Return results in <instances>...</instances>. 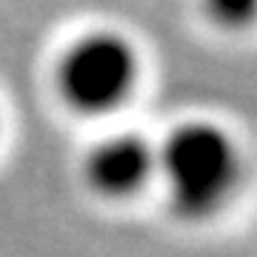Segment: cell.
<instances>
[{"mask_svg":"<svg viewBox=\"0 0 257 257\" xmlns=\"http://www.w3.org/2000/svg\"><path fill=\"white\" fill-rule=\"evenodd\" d=\"M86 172L97 192L114 197L132 194L135 189H140V183H146L152 172V152L143 140L128 135L103 140L89 157Z\"/></svg>","mask_w":257,"mask_h":257,"instance_id":"obj_3","label":"cell"},{"mask_svg":"<svg viewBox=\"0 0 257 257\" xmlns=\"http://www.w3.org/2000/svg\"><path fill=\"white\" fill-rule=\"evenodd\" d=\"M135 55L114 35H92L69 49L60 66V89L80 111H106L117 106L135 83Z\"/></svg>","mask_w":257,"mask_h":257,"instance_id":"obj_2","label":"cell"},{"mask_svg":"<svg viewBox=\"0 0 257 257\" xmlns=\"http://www.w3.org/2000/svg\"><path fill=\"white\" fill-rule=\"evenodd\" d=\"M163 172L175 206L189 217H197L214 211L231 192L237 157L223 132L194 123L169 140L163 152Z\"/></svg>","mask_w":257,"mask_h":257,"instance_id":"obj_1","label":"cell"},{"mask_svg":"<svg viewBox=\"0 0 257 257\" xmlns=\"http://www.w3.org/2000/svg\"><path fill=\"white\" fill-rule=\"evenodd\" d=\"M251 3L254 0H209L211 12L226 23H243L251 18Z\"/></svg>","mask_w":257,"mask_h":257,"instance_id":"obj_4","label":"cell"}]
</instances>
